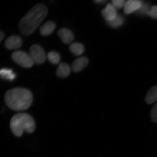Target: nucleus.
Masks as SVG:
<instances>
[{"label":"nucleus","mask_w":157,"mask_h":157,"mask_svg":"<svg viewBox=\"0 0 157 157\" xmlns=\"http://www.w3.org/2000/svg\"><path fill=\"white\" fill-rule=\"evenodd\" d=\"M48 13L46 6L37 4L33 7L20 21L21 32L25 36L30 35L38 28Z\"/></svg>","instance_id":"1"},{"label":"nucleus","mask_w":157,"mask_h":157,"mask_svg":"<svg viewBox=\"0 0 157 157\" xmlns=\"http://www.w3.org/2000/svg\"><path fill=\"white\" fill-rule=\"evenodd\" d=\"M33 94L29 90L23 88L9 90L6 93L5 101L10 109L15 111H23L30 107Z\"/></svg>","instance_id":"2"},{"label":"nucleus","mask_w":157,"mask_h":157,"mask_svg":"<svg viewBox=\"0 0 157 157\" xmlns=\"http://www.w3.org/2000/svg\"><path fill=\"white\" fill-rule=\"evenodd\" d=\"M10 125L11 132L17 137L21 136L24 131L28 133H33L36 127L33 118L25 113L14 115L11 119Z\"/></svg>","instance_id":"3"},{"label":"nucleus","mask_w":157,"mask_h":157,"mask_svg":"<svg viewBox=\"0 0 157 157\" xmlns=\"http://www.w3.org/2000/svg\"><path fill=\"white\" fill-rule=\"evenodd\" d=\"M11 58L15 63L23 67L29 68L33 65V62L29 54L22 51L14 52L11 55Z\"/></svg>","instance_id":"4"},{"label":"nucleus","mask_w":157,"mask_h":157,"mask_svg":"<svg viewBox=\"0 0 157 157\" xmlns=\"http://www.w3.org/2000/svg\"><path fill=\"white\" fill-rule=\"evenodd\" d=\"M29 55L34 63L42 64L45 62L46 56L43 48L38 45H34L30 48Z\"/></svg>","instance_id":"5"},{"label":"nucleus","mask_w":157,"mask_h":157,"mask_svg":"<svg viewBox=\"0 0 157 157\" xmlns=\"http://www.w3.org/2000/svg\"><path fill=\"white\" fill-rule=\"evenodd\" d=\"M22 41L20 37L16 36H11L5 42V46L9 50H14L21 47Z\"/></svg>","instance_id":"6"},{"label":"nucleus","mask_w":157,"mask_h":157,"mask_svg":"<svg viewBox=\"0 0 157 157\" xmlns=\"http://www.w3.org/2000/svg\"><path fill=\"white\" fill-rule=\"evenodd\" d=\"M142 4L140 0H128L124 6V12L126 14H131L140 9Z\"/></svg>","instance_id":"7"},{"label":"nucleus","mask_w":157,"mask_h":157,"mask_svg":"<svg viewBox=\"0 0 157 157\" xmlns=\"http://www.w3.org/2000/svg\"><path fill=\"white\" fill-rule=\"evenodd\" d=\"M58 35L62 41L66 44H70L74 39L73 33L67 29H61L58 32Z\"/></svg>","instance_id":"8"},{"label":"nucleus","mask_w":157,"mask_h":157,"mask_svg":"<svg viewBox=\"0 0 157 157\" xmlns=\"http://www.w3.org/2000/svg\"><path fill=\"white\" fill-rule=\"evenodd\" d=\"M102 14L107 21H110L117 15L116 9L112 5L108 4L105 9L102 11Z\"/></svg>","instance_id":"9"},{"label":"nucleus","mask_w":157,"mask_h":157,"mask_svg":"<svg viewBox=\"0 0 157 157\" xmlns=\"http://www.w3.org/2000/svg\"><path fill=\"white\" fill-rule=\"evenodd\" d=\"M88 64V59L85 57H82L76 59L72 65V70L75 73L82 71Z\"/></svg>","instance_id":"10"},{"label":"nucleus","mask_w":157,"mask_h":157,"mask_svg":"<svg viewBox=\"0 0 157 157\" xmlns=\"http://www.w3.org/2000/svg\"><path fill=\"white\" fill-rule=\"evenodd\" d=\"M56 28V25L53 21H47L41 26L40 29V33L42 36H48L53 33Z\"/></svg>","instance_id":"11"},{"label":"nucleus","mask_w":157,"mask_h":157,"mask_svg":"<svg viewBox=\"0 0 157 157\" xmlns=\"http://www.w3.org/2000/svg\"><path fill=\"white\" fill-rule=\"evenodd\" d=\"M70 68L67 64L65 63H61L59 65L56 70V74L61 78H65L70 75Z\"/></svg>","instance_id":"12"},{"label":"nucleus","mask_w":157,"mask_h":157,"mask_svg":"<svg viewBox=\"0 0 157 157\" xmlns=\"http://www.w3.org/2000/svg\"><path fill=\"white\" fill-rule=\"evenodd\" d=\"M157 100V86H153L148 91L145 97V101L147 104L154 103Z\"/></svg>","instance_id":"13"},{"label":"nucleus","mask_w":157,"mask_h":157,"mask_svg":"<svg viewBox=\"0 0 157 157\" xmlns=\"http://www.w3.org/2000/svg\"><path fill=\"white\" fill-rule=\"evenodd\" d=\"M0 77L6 80L12 81L16 77V75L11 69L3 68L0 70Z\"/></svg>","instance_id":"14"},{"label":"nucleus","mask_w":157,"mask_h":157,"mask_svg":"<svg viewBox=\"0 0 157 157\" xmlns=\"http://www.w3.org/2000/svg\"><path fill=\"white\" fill-rule=\"evenodd\" d=\"M70 49L71 52L76 56H80L84 51V47L81 43L78 42H73L70 46Z\"/></svg>","instance_id":"15"},{"label":"nucleus","mask_w":157,"mask_h":157,"mask_svg":"<svg viewBox=\"0 0 157 157\" xmlns=\"http://www.w3.org/2000/svg\"><path fill=\"white\" fill-rule=\"evenodd\" d=\"M124 21L123 17L117 14L116 17L110 21H107V24L113 28H117L123 24Z\"/></svg>","instance_id":"16"},{"label":"nucleus","mask_w":157,"mask_h":157,"mask_svg":"<svg viewBox=\"0 0 157 157\" xmlns=\"http://www.w3.org/2000/svg\"><path fill=\"white\" fill-rule=\"evenodd\" d=\"M47 57L48 60L53 64H58L60 61V56L56 52L51 51L48 52Z\"/></svg>","instance_id":"17"},{"label":"nucleus","mask_w":157,"mask_h":157,"mask_svg":"<svg viewBox=\"0 0 157 157\" xmlns=\"http://www.w3.org/2000/svg\"><path fill=\"white\" fill-rule=\"evenodd\" d=\"M150 10V8L149 5L144 3V4H142V6L140 7V9H138L136 11L138 14L144 15V14H147Z\"/></svg>","instance_id":"18"},{"label":"nucleus","mask_w":157,"mask_h":157,"mask_svg":"<svg viewBox=\"0 0 157 157\" xmlns=\"http://www.w3.org/2000/svg\"><path fill=\"white\" fill-rule=\"evenodd\" d=\"M151 118L153 122L157 123V103L155 104L151 112Z\"/></svg>","instance_id":"19"},{"label":"nucleus","mask_w":157,"mask_h":157,"mask_svg":"<svg viewBox=\"0 0 157 157\" xmlns=\"http://www.w3.org/2000/svg\"><path fill=\"white\" fill-rule=\"evenodd\" d=\"M112 5L117 9H121L124 7L125 0H112Z\"/></svg>","instance_id":"20"},{"label":"nucleus","mask_w":157,"mask_h":157,"mask_svg":"<svg viewBox=\"0 0 157 157\" xmlns=\"http://www.w3.org/2000/svg\"><path fill=\"white\" fill-rule=\"evenodd\" d=\"M147 14L153 19H156L157 18V6H153L151 7Z\"/></svg>","instance_id":"21"},{"label":"nucleus","mask_w":157,"mask_h":157,"mask_svg":"<svg viewBox=\"0 0 157 157\" xmlns=\"http://www.w3.org/2000/svg\"><path fill=\"white\" fill-rule=\"evenodd\" d=\"M94 2L96 4H102L105 2L107 0H94Z\"/></svg>","instance_id":"22"},{"label":"nucleus","mask_w":157,"mask_h":157,"mask_svg":"<svg viewBox=\"0 0 157 157\" xmlns=\"http://www.w3.org/2000/svg\"><path fill=\"white\" fill-rule=\"evenodd\" d=\"M4 36H5V35H4V33L0 31V42H2V40L4 39Z\"/></svg>","instance_id":"23"}]
</instances>
